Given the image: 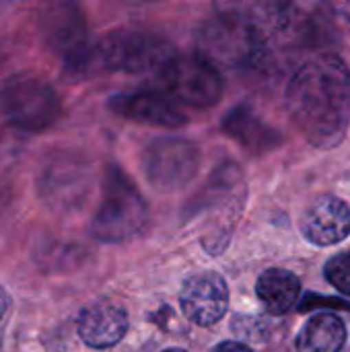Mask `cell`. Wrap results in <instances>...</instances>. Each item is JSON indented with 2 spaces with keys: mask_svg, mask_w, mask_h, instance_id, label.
I'll return each instance as SVG.
<instances>
[{
  "mask_svg": "<svg viewBox=\"0 0 350 352\" xmlns=\"http://www.w3.org/2000/svg\"><path fill=\"white\" fill-rule=\"evenodd\" d=\"M326 278L336 291L350 297V254L334 256L326 264Z\"/></svg>",
  "mask_w": 350,
  "mask_h": 352,
  "instance_id": "2e32d148",
  "label": "cell"
},
{
  "mask_svg": "<svg viewBox=\"0 0 350 352\" xmlns=\"http://www.w3.org/2000/svg\"><path fill=\"white\" fill-rule=\"evenodd\" d=\"M109 109L120 118L144 126H157V128H182L188 122L182 109L165 93H157V91L113 95L109 99Z\"/></svg>",
  "mask_w": 350,
  "mask_h": 352,
  "instance_id": "ba28073f",
  "label": "cell"
},
{
  "mask_svg": "<svg viewBox=\"0 0 350 352\" xmlns=\"http://www.w3.org/2000/svg\"><path fill=\"white\" fill-rule=\"evenodd\" d=\"M165 95L175 103L206 109L221 101L225 82L215 66L200 56H173L159 72Z\"/></svg>",
  "mask_w": 350,
  "mask_h": 352,
  "instance_id": "5b68a950",
  "label": "cell"
},
{
  "mask_svg": "<svg viewBox=\"0 0 350 352\" xmlns=\"http://www.w3.org/2000/svg\"><path fill=\"white\" fill-rule=\"evenodd\" d=\"M8 305H10L8 295H6V291L0 287V320H2V318H4V314L8 311Z\"/></svg>",
  "mask_w": 350,
  "mask_h": 352,
  "instance_id": "ac0fdd59",
  "label": "cell"
},
{
  "mask_svg": "<svg viewBox=\"0 0 350 352\" xmlns=\"http://www.w3.org/2000/svg\"><path fill=\"white\" fill-rule=\"evenodd\" d=\"M248 33L231 19H215L198 31V56L219 70L248 54Z\"/></svg>",
  "mask_w": 350,
  "mask_h": 352,
  "instance_id": "8fae6325",
  "label": "cell"
},
{
  "mask_svg": "<svg viewBox=\"0 0 350 352\" xmlns=\"http://www.w3.org/2000/svg\"><path fill=\"white\" fill-rule=\"evenodd\" d=\"M223 130L248 148H264L272 144V130H268L252 111L239 107L223 120Z\"/></svg>",
  "mask_w": 350,
  "mask_h": 352,
  "instance_id": "9a60e30c",
  "label": "cell"
},
{
  "mask_svg": "<svg viewBox=\"0 0 350 352\" xmlns=\"http://www.w3.org/2000/svg\"><path fill=\"white\" fill-rule=\"evenodd\" d=\"M287 101L295 124L318 146L342 140L350 113V74L347 64L332 54L318 56L293 76Z\"/></svg>",
  "mask_w": 350,
  "mask_h": 352,
  "instance_id": "6da1fadb",
  "label": "cell"
},
{
  "mask_svg": "<svg viewBox=\"0 0 350 352\" xmlns=\"http://www.w3.org/2000/svg\"><path fill=\"white\" fill-rule=\"evenodd\" d=\"M347 342L344 322L334 314L314 316L297 338L299 352H340Z\"/></svg>",
  "mask_w": 350,
  "mask_h": 352,
  "instance_id": "5bb4252c",
  "label": "cell"
},
{
  "mask_svg": "<svg viewBox=\"0 0 350 352\" xmlns=\"http://www.w3.org/2000/svg\"><path fill=\"white\" fill-rule=\"evenodd\" d=\"M45 21V35L50 39V45L60 52L64 60L72 58L89 43L83 16L72 6L52 8Z\"/></svg>",
  "mask_w": 350,
  "mask_h": 352,
  "instance_id": "7c38bea8",
  "label": "cell"
},
{
  "mask_svg": "<svg viewBox=\"0 0 350 352\" xmlns=\"http://www.w3.org/2000/svg\"><path fill=\"white\" fill-rule=\"evenodd\" d=\"M163 352H186V351H179V349H169V351H163Z\"/></svg>",
  "mask_w": 350,
  "mask_h": 352,
  "instance_id": "d6986e66",
  "label": "cell"
},
{
  "mask_svg": "<svg viewBox=\"0 0 350 352\" xmlns=\"http://www.w3.org/2000/svg\"><path fill=\"white\" fill-rule=\"evenodd\" d=\"M210 352H252V349L241 344V342H221L219 346H215Z\"/></svg>",
  "mask_w": 350,
  "mask_h": 352,
  "instance_id": "e0dca14e",
  "label": "cell"
},
{
  "mask_svg": "<svg viewBox=\"0 0 350 352\" xmlns=\"http://www.w3.org/2000/svg\"><path fill=\"white\" fill-rule=\"evenodd\" d=\"M128 332V314L120 303L97 301L78 316V336L91 349H111Z\"/></svg>",
  "mask_w": 350,
  "mask_h": 352,
  "instance_id": "30bf717a",
  "label": "cell"
},
{
  "mask_svg": "<svg viewBox=\"0 0 350 352\" xmlns=\"http://www.w3.org/2000/svg\"><path fill=\"white\" fill-rule=\"evenodd\" d=\"M0 107L6 120L23 132H43L60 116L56 91L39 76L21 74L4 82Z\"/></svg>",
  "mask_w": 350,
  "mask_h": 352,
  "instance_id": "277c9868",
  "label": "cell"
},
{
  "mask_svg": "<svg viewBox=\"0 0 350 352\" xmlns=\"http://www.w3.org/2000/svg\"><path fill=\"white\" fill-rule=\"evenodd\" d=\"M99 72H130L140 74L155 70L159 72L173 56V47L159 35L120 29L107 37L95 41Z\"/></svg>",
  "mask_w": 350,
  "mask_h": 352,
  "instance_id": "3957f363",
  "label": "cell"
},
{
  "mask_svg": "<svg viewBox=\"0 0 350 352\" xmlns=\"http://www.w3.org/2000/svg\"><path fill=\"white\" fill-rule=\"evenodd\" d=\"M256 295L270 314L283 316L297 305L301 295V283L289 270L270 268L260 274L256 283Z\"/></svg>",
  "mask_w": 350,
  "mask_h": 352,
  "instance_id": "4fadbf2b",
  "label": "cell"
},
{
  "mask_svg": "<svg viewBox=\"0 0 350 352\" xmlns=\"http://www.w3.org/2000/svg\"><path fill=\"white\" fill-rule=\"evenodd\" d=\"M149 219V208L128 175L109 167L103 182V198L91 221V233L103 243H122L136 237Z\"/></svg>",
  "mask_w": 350,
  "mask_h": 352,
  "instance_id": "7a4b0ae2",
  "label": "cell"
},
{
  "mask_svg": "<svg viewBox=\"0 0 350 352\" xmlns=\"http://www.w3.org/2000/svg\"><path fill=\"white\" fill-rule=\"evenodd\" d=\"M184 316L202 328L215 326L223 320L229 307V289L221 274L200 272L190 276L179 293Z\"/></svg>",
  "mask_w": 350,
  "mask_h": 352,
  "instance_id": "52a82bcc",
  "label": "cell"
},
{
  "mask_svg": "<svg viewBox=\"0 0 350 352\" xmlns=\"http://www.w3.org/2000/svg\"><path fill=\"white\" fill-rule=\"evenodd\" d=\"M303 235L316 245H334L350 235V206L334 196L316 198L303 214Z\"/></svg>",
  "mask_w": 350,
  "mask_h": 352,
  "instance_id": "9c48e42d",
  "label": "cell"
},
{
  "mask_svg": "<svg viewBox=\"0 0 350 352\" xmlns=\"http://www.w3.org/2000/svg\"><path fill=\"white\" fill-rule=\"evenodd\" d=\"M200 167V153L194 142L177 136L153 140L142 153V171L159 192H177L188 186Z\"/></svg>",
  "mask_w": 350,
  "mask_h": 352,
  "instance_id": "8992f818",
  "label": "cell"
}]
</instances>
